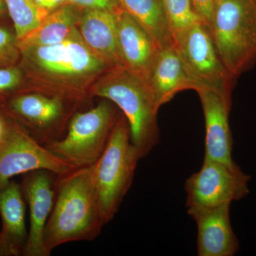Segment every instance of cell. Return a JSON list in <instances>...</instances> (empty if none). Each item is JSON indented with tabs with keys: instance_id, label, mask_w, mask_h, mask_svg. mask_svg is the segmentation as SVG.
Segmentation results:
<instances>
[{
	"instance_id": "cell-1",
	"label": "cell",
	"mask_w": 256,
	"mask_h": 256,
	"mask_svg": "<svg viewBox=\"0 0 256 256\" xmlns=\"http://www.w3.org/2000/svg\"><path fill=\"white\" fill-rule=\"evenodd\" d=\"M20 66L32 92L86 100L94 82L110 67L88 48L78 30L57 44L20 48Z\"/></svg>"
},
{
	"instance_id": "cell-2",
	"label": "cell",
	"mask_w": 256,
	"mask_h": 256,
	"mask_svg": "<svg viewBox=\"0 0 256 256\" xmlns=\"http://www.w3.org/2000/svg\"><path fill=\"white\" fill-rule=\"evenodd\" d=\"M105 225L96 188L95 164L57 175L54 202L45 229L47 255L68 242L95 240Z\"/></svg>"
},
{
	"instance_id": "cell-3",
	"label": "cell",
	"mask_w": 256,
	"mask_h": 256,
	"mask_svg": "<svg viewBox=\"0 0 256 256\" xmlns=\"http://www.w3.org/2000/svg\"><path fill=\"white\" fill-rule=\"evenodd\" d=\"M90 97L107 99L118 106L129 124L131 141L140 159L160 142V108L148 82L124 66L106 70L89 90Z\"/></svg>"
},
{
	"instance_id": "cell-4",
	"label": "cell",
	"mask_w": 256,
	"mask_h": 256,
	"mask_svg": "<svg viewBox=\"0 0 256 256\" xmlns=\"http://www.w3.org/2000/svg\"><path fill=\"white\" fill-rule=\"evenodd\" d=\"M218 54L236 78L256 64V0H220L210 28Z\"/></svg>"
},
{
	"instance_id": "cell-5",
	"label": "cell",
	"mask_w": 256,
	"mask_h": 256,
	"mask_svg": "<svg viewBox=\"0 0 256 256\" xmlns=\"http://www.w3.org/2000/svg\"><path fill=\"white\" fill-rule=\"evenodd\" d=\"M140 160L121 112L105 151L95 164L96 188L106 225L114 220L132 186Z\"/></svg>"
},
{
	"instance_id": "cell-6",
	"label": "cell",
	"mask_w": 256,
	"mask_h": 256,
	"mask_svg": "<svg viewBox=\"0 0 256 256\" xmlns=\"http://www.w3.org/2000/svg\"><path fill=\"white\" fill-rule=\"evenodd\" d=\"M121 112L107 99L84 112H75L66 132L46 148L74 168L92 166L105 151Z\"/></svg>"
},
{
	"instance_id": "cell-7",
	"label": "cell",
	"mask_w": 256,
	"mask_h": 256,
	"mask_svg": "<svg viewBox=\"0 0 256 256\" xmlns=\"http://www.w3.org/2000/svg\"><path fill=\"white\" fill-rule=\"evenodd\" d=\"M79 102L44 92H22L10 98L8 112L26 128L28 133L43 146L64 137L75 112L70 107Z\"/></svg>"
},
{
	"instance_id": "cell-8",
	"label": "cell",
	"mask_w": 256,
	"mask_h": 256,
	"mask_svg": "<svg viewBox=\"0 0 256 256\" xmlns=\"http://www.w3.org/2000/svg\"><path fill=\"white\" fill-rule=\"evenodd\" d=\"M75 169L46 146L40 144L14 120H6L0 142V185L14 176L45 170L62 175Z\"/></svg>"
},
{
	"instance_id": "cell-9",
	"label": "cell",
	"mask_w": 256,
	"mask_h": 256,
	"mask_svg": "<svg viewBox=\"0 0 256 256\" xmlns=\"http://www.w3.org/2000/svg\"><path fill=\"white\" fill-rule=\"evenodd\" d=\"M250 176L238 166L204 158L201 169L186 180L188 210L230 204L249 194Z\"/></svg>"
},
{
	"instance_id": "cell-10",
	"label": "cell",
	"mask_w": 256,
	"mask_h": 256,
	"mask_svg": "<svg viewBox=\"0 0 256 256\" xmlns=\"http://www.w3.org/2000/svg\"><path fill=\"white\" fill-rule=\"evenodd\" d=\"M175 46L188 74L201 88L232 95L236 78L224 66L208 26L203 23L196 24Z\"/></svg>"
},
{
	"instance_id": "cell-11",
	"label": "cell",
	"mask_w": 256,
	"mask_h": 256,
	"mask_svg": "<svg viewBox=\"0 0 256 256\" xmlns=\"http://www.w3.org/2000/svg\"><path fill=\"white\" fill-rule=\"evenodd\" d=\"M56 176L45 170L24 174L21 186L30 214V228L24 256H48L44 246V233L54 202Z\"/></svg>"
},
{
	"instance_id": "cell-12",
	"label": "cell",
	"mask_w": 256,
	"mask_h": 256,
	"mask_svg": "<svg viewBox=\"0 0 256 256\" xmlns=\"http://www.w3.org/2000/svg\"><path fill=\"white\" fill-rule=\"evenodd\" d=\"M196 92L201 101L206 127L204 158L236 166L232 158L233 138L229 124L232 95L206 88L198 89Z\"/></svg>"
},
{
	"instance_id": "cell-13",
	"label": "cell",
	"mask_w": 256,
	"mask_h": 256,
	"mask_svg": "<svg viewBox=\"0 0 256 256\" xmlns=\"http://www.w3.org/2000/svg\"><path fill=\"white\" fill-rule=\"evenodd\" d=\"M230 205L188 210L196 222L198 256H233L239 242L230 220Z\"/></svg>"
},
{
	"instance_id": "cell-14",
	"label": "cell",
	"mask_w": 256,
	"mask_h": 256,
	"mask_svg": "<svg viewBox=\"0 0 256 256\" xmlns=\"http://www.w3.org/2000/svg\"><path fill=\"white\" fill-rule=\"evenodd\" d=\"M116 20L122 66L148 82L160 48L146 30L124 10L118 12Z\"/></svg>"
},
{
	"instance_id": "cell-15",
	"label": "cell",
	"mask_w": 256,
	"mask_h": 256,
	"mask_svg": "<svg viewBox=\"0 0 256 256\" xmlns=\"http://www.w3.org/2000/svg\"><path fill=\"white\" fill-rule=\"evenodd\" d=\"M0 256H23L28 238L26 201L21 185L10 180L0 185Z\"/></svg>"
},
{
	"instance_id": "cell-16",
	"label": "cell",
	"mask_w": 256,
	"mask_h": 256,
	"mask_svg": "<svg viewBox=\"0 0 256 256\" xmlns=\"http://www.w3.org/2000/svg\"><path fill=\"white\" fill-rule=\"evenodd\" d=\"M117 12L82 10L77 26L88 48L110 68L122 66L118 46Z\"/></svg>"
},
{
	"instance_id": "cell-17",
	"label": "cell",
	"mask_w": 256,
	"mask_h": 256,
	"mask_svg": "<svg viewBox=\"0 0 256 256\" xmlns=\"http://www.w3.org/2000/svg\"><path fill=\"white\" fill-rule=\"evenodd\" d=\"M148 84L160 108L180 92L201 88L188 74L175 45L160 50Z\"/></svg>"
},
{
	"instance_id": "cell-18",
	"label": "cell",
	"mask_w": 256,
	"mask_h": 256,
	"mask_svg": "<svg viewBox=\"0 0 256 256\" xmlns=\"http://www.w3.org/2000/svg\"><path fill=\"white\" fill-rule=\"evenodd\" d=\"M82 10L66 4L50 12L35 30L18 40V47L52 46L64 41L78 26Z\"/></svg>"
},
{
	"instance_id": "cell-19",
	"label": "cell",
	"mask_w": 256,
	"mask_h": 256,
	"mask_svg": "<svg viewBox=\"0 0 256 256\" xmlns=\"http://www.w3.org/2000/svg\"><path fill=\"white\" fill-rule=\"evenodd\" d=\"M156 42L160 50L174 46V41L162 0H118Z\"/></svg>"
},
{
	"instance_id": "cell-20",
	"label": "cell",
	"mask_w": 256,
	"mask_h": 256,
	"mask_svg": "<svg viewBox=\"0 0 256 256\" xmlns=\"http://www.w3.org/2000/svg\"><path fill=\"white\" fill-rule=\"evenodd\" d=\"M174 45L190 30L204 23L191 0H162Z\"/></svg>"
},
{
	"instance_id": "cell-21",
	"label": "cell",
	"mask_w": 256,
	"mask_h": 256,
	"mask_svg": "<svg viewBox=\"0 0 256 256\" xmlns=\"http://www.w3.org/2000/svg\"><path fill=\"white\" fill-rule=\"evenodd\" d=\"M4 2L18 40L35 30L45 18L37 9L34 0H4Z\"/></svg>"
},
{
	"instance_id": "cell-22",
	"label": "cell",
	"mask_w": 256,
	"mask_h": 256,
	"mask_svg": "<svg viewBox=\"0 0 256 256\" xmlns=\"http://www.w3.org/2000/svg\"><path fill=\"white\" fill-rule=\"evenodd\" d=\"M20 57L21 52L16 34L0 26V67L16 65Z\"/></svg>"
},
{
	"instance_id": "cell-23",
	"label": "cell",
	"mask_w": 256,
	"mask_h": 256,
	"mask_svg": "<svg viewBox=\"0 0 256 256\" xmlns=\"http://www.w3.org/2000/svg\"><path fill=\"white\" fill-rule=\"evenodd\" d=\"M24 78V73L20 66L0 67V95L18 90Z\"/></svg>"
},
{
	"instance_id": "cell-24",
	"label": "cell",
	"mask_w": 256,
	"mask_h": 256,
	"mask_svg": "<svg viewBox=\"0 0 256 256\" xmlns=\"http://www.w3.org/2000/svg\"><path fill=\"white\" fill-rule=\"evenodd\" d=\"M68 2L82 10H105L117 12L122 9L118 0H68Z\"/></svg>"
},
{
	"instance_id": "cell-25",
	"label": "cell",
	"mask_w": 256,
	"mask_h": 256,
	"mask_svg": "<svg viewBox=\"0 0 256 256\" xmlns=\"http://www.w3.org/2000/svg\"><path fill=\"white\" fill-rule=\"evenodd\" d=\"M191 2L197 14L210 30L214 16L215 0H191Z\"/></svg>"
},
{
	"instance_id": "cell-26",
	"label": "cell",
	"mask_w": 256,
	"mask_h": 256,
	"mask_svg": "<svg viewBox=\"0 0 256 256\" xmlns=\"http://www.w3.org/2000/svg\"><path fill=\"white\" fill-rule=\"evenodd\" d=\"M34 2L44 16L63 5L69 4L68 0H34Z\"/></svg>"
},
{
	"instance_id": "cell-27",
	"label": "cell",
	"mask_w": 256,
	"mask_h": 256,
	"mask_svg": "<svg viewBox=\"0 0 256 256\" xmlns=\"http://www.w3.org/2000/svg\"><path fill=\"white\" fill-rule=\"evenodd\" d=\"M6 130V120L0 116V142L4 138Z\"/></svg>"
},
{
	"instance_id": "cell-28",
	"label": "cell",
	"mask_w": 256,
	"mask_h": 256,
	"mask_svg": "<svg viewBox=\"0 0 256 256\" xmlns=\"http://www.w3.org/2000/svg\"><path fill=\"white\" fill-rule=\"evenodd\" d=\"M6 12H8V10H6L4 0H0V16L6 14Z\"/></svg>"
},
{
	"instance_id": "cell-29",
	"label": "cell",
	"mask_w": 256,
	"mask_h": 256,
	"mask_svg": "<svg viewBox=\"0 0 256 256\" xmlns=\"http://www.w3.org/2000/svg\"><path fill=\"white\" fill-rule=\"evenodd\" d=\"M215 1H216V4L218 2L220 1V0H215Z\"/></svg>"
}]
</instances>
